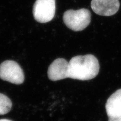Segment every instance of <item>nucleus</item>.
<instances>
[{
    "mask_svg": "<svg viewBox=\"0 0 121 121\" xmlns=\"http://www.w3.org/2000/svg\"><path fill=\"white\" fill-rule=\"evenodd\" d=\"M99 71L98 60L92 55L77 56L69 62L68 78L89 80L95 78Z\"/></svg>",
    "mask_w": 121,
    "mask_h": 121,
    "instance_id": "nucleus-1",
    "label": "nucleus"
},
{
    "mask_svg": "<svg viewBox=\"0 0 121 121\" xmlns=\"http://www.w3.org/2000/svg\"><path fill=\"white\" fill-rule=\"evenodd\" d=\"M63 21L67 27L75 31H80L87 27L91 21V13L86 9L69 10L64 12Z\"/></svg>",
    "mask_w": 121,
    "mask_h": 121,
    "instance_id": "nucleus-2",
    "label": "nucleus"
},
{
    "mask_svg": "<svg viewBox=\"0 0 121 121\" xmlns=\"http://www.w3.org/2000/svg\"><path fill=\"white\" fill-rule=\"evenodd\" d=\"M0 78L15 84L24 82V75L19 64L13 60H6L0 65Z\"/></svg>",
    "mask_w": 121,
    "mask_h": 121,
    "instance_id": "nucleus-3",
    "label": "nucleus"
},
{
    "mask_svg": "<svg viewBox=\"0 0 121 121\" xmlns=\"http://www.w3.org/2000/svg\"><path fill=\"white\" fill-rule=\"evenodd\" d=\"M56 12V0H36L33 7L35 20L41 23L51 21Z\"/></svg>",
    "mask_w": 121,
    "mask_h": 121,
    "instance_id": "nucleus-4",
    "label": "nucleus"
},
{
    "mask_svg": "<svg viewBox=\"0 0 121 121\" xmlns=\"http://www.w3.org/2000/svg\"><path fill=\"white\" fill-rule=\"evenodd\" d=\"M91 7L96 14L104 16L115 14L120 8L119 0H92Z\"/></svg>",
    "mask_w": 121,
    "mask_h": 121,
    "instance_id": "nucleus-5",
    "label": "nucleus"
},
{
    "mask_svg": "<svg viewBox=\"0 0 121 121\" xmlns=\"http://www.w3.org/2000/svg\"><path fill=\"white\" fill-rule=\"evenodd\" d=\"M105 109L108 121H121V88L109 97Z\"/></svg>",
    "mask_w": 121,
    "mask_h": 121,
    "instance_id": "nucleus-6",
    "label": "nucleus"
},
{
    "mask_svg": "<svg viewBox=\"0 0 121 121\" xmlns=\"http://www.w3.org/2000/svg\"><path fill=\"white\" fill-rule=\"evenodd\" d=\"M69 63L62 58L55 60L48 67V77L52 81H58L68 78Z\"/></svg>",
    "mask_w": 121,
    "mask_h": 121,
    "instance_id": "nucleus-7",
    "label": "nucleus"
},
{
    "mask_svg": "<svg viewBox=\"0 0 121 121\" xmlns=\"http://www.w3.org/2000/svg\"><path fill=\"white\" fill-rule=\"evenodd\" d=\"M12 105L10 98L4 94L0 93V115H5L9 112Z\"/></svg>",
    "mask_w": 121,
    "mask_h": 121,
    "instance_id": "nucleus-8",
    "label": "nucleus"
},
{
    "mask_svg": "<svg viewBox=\"0 0 121 121\" xmlns=\"http://www.w3.org/2000/svg\"><path fill=\"white\" fill-rule=\"evenodd\" d=\"M0 121H12L9 120H7V119H1L0 120Z\"/></svg>",
    "mask_w": 121,
    "mask_h": 121,
    "instance_id": "nucleus-9",
    "label": "nucleus"
}]
</instances>
